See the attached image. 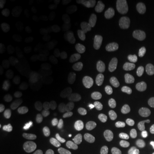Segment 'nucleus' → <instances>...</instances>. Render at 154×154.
Listing matches in <instances>:
<instances>
[{"label":"nucleus","instance_id":"f257e3e1","mask_svg":"<svg viewBox=\"0 0 154 154\" xmlns=\"http://www.w3.org/2000/svg\"><path fill=\"white\" fill-rule=\"evenodd\" d=\"M52 27V18L48 14L35 15L29 21L27 34L33 40H42L47 36Z\"/></svg>","mask_w":154,"mask_h":154},{"label":"nucleus","instance_id":"f03ea898","mask_svg":"<svg viewBox=\"0 0 154 154\" xmlns=\"http://www.w3.org/2000/svg\"><path fill=\"white\" fill-rule=\"evenodd\" d=\"M133 95L131 94H122L111 100L108 104V113L109 115L120 117L127 111V109L133 104Z\"/></svg>","mask_w":154,"mask_h":154},{"label":"nucleus","instance_id":"7ed1b4c3","mask_svg":"<svg viewBox=\"0 0 154 154\" xmlns=\"http://www.w3.org/2000/svg\"><path fill=\"white\" fill-rule=\"evenodd\" d=\"M3 68L10 76H17L23 69V60L19 55L8 52L1 57Z\"/></svg>","mask_w":154,"mask_h":154},{"label":"nucleus","instance_id":"20e7f679","mask_svg":"<svg viewBox=\"0 0 154 154\" xmlns=\"http://www.w3.org/2000/svg\"><path fill=\"white\" fill-rule=\"evenodd\" d=\"M20 141L22 143L24 150L30 154L36 153L39 149H41L44 146V142H43L41 138L34 133H32L31 131L25 132V133L21 135Z\"/></svg>","mask_w":154,"mask_h":154},{"label":"nucleus","instance_id":"39448f33","mask_svg":"<svg viewBox=\"0 0 154 154\" xmlns=\"http://www.w3.org/2000/svg\"><path fill=\"white\" fill-rule=\"evenodd\" d=\"M29 89L33 95L39 98H48L52 93V86L48 82L42 81V80H33L30 82Z\"/></svg>","mask_w":154,"mask_h":154},{"label":"nucleus","instance_id":"423d86ee","mask_svg":"<svg viewBox=\"0 0 154 154\" xmlns=\"http://www.w3.org/2000/svg\"><path fill=\"white\" fill-rule=\"evenodd\" d=\"M119 63L123 74H125L126 76H136L142 71V66H141L140 62L135 58L126 57Z\"/></svg>","mask_w":154,"mask_h":154},{"label":"nucleus","instance_id":"0eeeda50","mask_svg":"<svg viewBox=\"0 0 154 154\" xmlns=\"http://www.w3.org/2000/svg\"><path fill=\"white\" fill-rule=\"evenodd\" d=\"M24 26L17 19H12L6 22L3 26V32L7 37L11 39H19L23 34Z\"/></svg>","mask_w":154,"mask_h":154},{"label":"nucleus","instance_id":"6e6552de","mask_svg":"<svg viewBox=\"0 0 154 154\" xmlns=\"http://www.w3.org/2000/svg\"><path fill=\"white\" fill-rule=\"evenodd\" d=\"M115 141L121 148L130 151L134 149L135 147V140L133 139L132 135L126 130V129H118L115 132Z\"/></svg>","mask_w":154,"mask_h":154},{"label":"nucleus","instance_id":"1a4fd4ad","mask_svg":"<svg viewBox=\"0 0 154 154\" xmlns=\"http://www.w3.org/2000/svg\"><path fill=\"white\" fill-rule=\"evenodd\" d=\"M35 114L27 105H20L16 111V120L19 126H28L34 121Z\"/></svg>","mask_w":154,"mask_h":154},{"label":"nucleus","instance_id":"9d476101","mask_svg":"<svg viewBox=\"0 0 154 154\" xmlns=\"http://www.w3.org/2000/svg\"><path fill=\"white\" fill-rule=\"evenodd\" d=\"M36 61L45 71H51L55 67V59L52 52L48 50H41L36 55Z\"/></svg>","mask_w":154,"mask_h":154},{"label":"nucleus","instance_id":"9b49d317","mask_svg":"<svg viewBox=\"0 0 154 154\" xmlns=\"http://www.w3.org/2000/svg\"><path fill=\"white\" fill-rule=\"evenodd\" d=\"M93 126H97L101 129L105 131H112L115 127V122L111 115H107V114H103V115H96L93 119L91 120Z\"/></svg>","mask_w":154,"mask_h":154},{"label":"nucleus","instance_id":"f8f14e48","mask_svg":"<svg viewBox=\"0 0 154 154\" xmlns=\"http://www.w3.org/2000/svg\"><path fill=\"white\" fill-rule=\"evenodd\" d=\"M89 139L96 143H105L111 139V133L92 125V127L89 128Z\"/></svg>","mask_w":154,"mask_h":154},{"label":"nucleus","instance_id":"ddd939ff","mask_svg":"<svg viewBox=\"0 0 154 154\" xmlns=\"http://www.w3.org/2000/svg\"><path fill=\"white\" fill-rule=\"evenodd\" d=\"M130 39V31L127 27H119L114 33L112 38L113 45L117 48H122L127 44Z\"/></svg>","mask_w":154,"mask_h":154},{"label":"nucleus","instance_id":"4468645a","mask_svg":"<svg viewBox=\"0 0 154 154\" xmlns=\"http://www.w3.org/2000/svg\"><path fill=\"white\" fill-rule=\"evenodd\" d=\"M37 121L38 127L44 135H50L54 131L53 123L50 121L49 117L43 110H39L37 112Z\"/></svg>","mask_w":154,"mask_h":154},{"label":"nucleus","instance_id":"2eb2a0df","mask_svg":"<svg viewBox=\"0 0 154 154\" xmlns=\"http://www.w3.org/2000/svg\"><path fill=\"white\" fill-rule=\"evenodd\" d=\"M141 124L139 117L135 113H130L125 119V127L131 135L132 134H137L138 132L141 130Z\"/></svg>","mask_w":154,"mask_h":154},{"label":"nucleus","instance_id":"dca6fc26","mask_svg":"<svg viewBox=\"0 0 154 154\" xmlns=\"http://www.w3.org/2000/svg\"><path fill=\"white\" fill-rule=\"evenodd\" d=\"M92 75L100 83L110 81L112 78V76L109 72L108 66L104 65H95L93 70H92Z\"/></svg>","mask_w":154,"mask_h":154},{"label":"nucleus","instance_id":"f3484780","mask_svg":"<svg viewBox=\"0 0 154 154\" xmlns=\"http://www.w3.org/2000/svg\"><path fill=\"white\" fill-rule=\"evenodd\" d=\"M13 117V111L10 104L6 101H0V124L7 125L11 122Z\"/></svg>","mask_w":154,"mask_h":154},{"label":"nucleus","instance_id":"a211bd4d","mask_svg":"<svg viewBox=\"0 0 154 154\" xmlns=\"http://www.w3.org/2000/svg\"><path fill=\"white\" fill-rule=\"evenodd\" d=\"M74 117V111L69 107H64L55 113V119L61 125H66L72 121Z\"/></svg>","mask_w":154,"mask_h":154},{"label":"nucleus","instance_id":"6ab92c4d","mask_svg":"<svg viewBox=\"0 0 154 154\" xmlns=\"http://www.w3.org/2000/svg\"><path fill=\"white\" fill-rule=\"evenodd\" d=\"M79 89L75 85H68V86H64L58 91L57 96L60 100L62 101H69L72 100L73 98H75L78 94Z\"/></svg>","mask_w":154,"mask_h":154},{"label":"nucleus","instance_id":"aec40b11","mask_svg":"<svg viewBox=\"0 0 154 154\" xmlns=\"http://www.w3.org/2000/svg\"><path fill=\"white\" fill-rule=\"evenodd\" d=\"M99 110V105L94 102V101H90L84 106L82 109L81 113H80V119L81 120H92L95 116L97 115V112Z\"/></svg>","mask_w":154,"mask_h":154},{"label":"nucleus","instance_id":"412c9836","mask_svg":"<svg viewBox=\"0 0 154 154\" xmlns=\"http://www.w3.org/2000/svg\"><path fill=\"white\" fill-rule=\"evenodd\" d=\"M24 148L20 140L10 139L7 140L4 145L5 154H23Z\"/></svg>","mask_w":154,"mask_h":154},{"label":"nucleus","instance_id":"4be33fe9","mask_svg":"<svg viewBox=\"0 0 154 154\" xmlns=\"http://www.w3.org/2000/svg\"><path fill=\"white\" fill-rule=\"evenodd\" d=\"M119 90V87H118V84L116 82L112 81H107V82H104V83H101L100 86H99V91L100 93L104 95L106 97H112L116 95V93L118 92Z\"/></svg>","mask_w":154,"mask_h":154},{"label":"nucleus","instance_id":"5701e85b","mask_svg":"<svg viewBox=\"0 0 154 154\" xmlns=\"http://www.w3.org/2000/svg\"><path fill=\"white\" fill-rule=\"evenodd\" d=\"M71 139L74 143L82 144L89 139V129L87 128H78L72 132Z\"/></svg>","mask_w":154,"mask_h":154},{"label":"nucleus","instance_id":"b1692460","mask_svg":"<svg viewBox=\"0 0 154 154\" xmlns=\"http://www.w3.org/2000/svg\"><path fill=\"white\" fill-rule=\"evenodd\" d=\"M134 18V12L130 11L128 9H120V10H117L114 12L113 14V19H114L116 22H129Z\"/></svg>","mask_w":154,"mask_h":154},{"label":"nucleus","instance_id":"393cba45","mask_svg":"<svg viewBox=\"0 0 154 154\" xmlns=\"http://www.w3.org/2000/svg\"><path fill=\"white\" fill-rule=\"evenodd\" d=\"M92 44L98 48L109 49L113 46V41L106 35H97L92 39Z\"/></svg>","mask_w":154,"mask_h":154},{"label":"nucleus","instance_id":"a878e982","mask_svg":"<svg viewBox=\"0 0 154 154\" xmlns=\"http://www.w3.org/2000/svg\"><path fill=\"white\" fill-rule=\"evenodd\" d=\"M141 135L146 139L154 138V121L153 120H145L141 124Z\"/></svg>","mask_w":154,"mask_h":154},{"label":"nucleus","instance_id":"bb28decb","mask_svg":"<svg viewBox=\"0 0 154 154\" xmlns=\"http://www.w3.org/2000/svg\"><path fill=\"white\" fill-rule=\"evenodd\" d=\"M14 6V1L12 0H1L0 1V19L6 20L9 17L10 10Z\"/></svg>","mask_w":154,"mask_h":154},{"label":"nucleus","instance_id":"cd10ccee","mask_svg":"<svg viewBox=\"0 0 154 154\" xmlns=\"http://www.w3.org/2000/svg\"><path fill=\"white\" fill-rule=\"evenodd\" d=\"M60 75L65 77V78H70L74 75V69L72 65L67 61H61L59 64V68H58Z\"/></svg>","mask_w":154,"mask_h":154},{"label":"nucleus","instance_id":"c85d7f7f","mask_svg":"<svg viewBox=\"0 0 154 154\" xmlns=\"http://www.w3.org/2000/svg\"><path fill=\"white\" fill-rule=\"evenodd\" d=\"M75 44L78 48H80L81 50H84V51H88L90 50L91 47H92V41H90L87 37L83 35H78L76 36L75 38Z\"/></svg>","mask_w":154,"mask_h":154},{"label":"nucleus","instance_id":"c756f323","mask_svg":"<svg viewBox=\"0 0 154 154\" xmlns=\"http://www.w3.org/2000/svg\"><path fill=\"white\" fill-rule=\"evenodd\" d=\"M56 31L59 35V37L63 40V41H66V40L69 39V30L67 28V25L64 21H59L57 23L56 26Z\"/></svg>","mask_w":154,"mask_h":154},{"label":"nucleus","instance_id":"7c9ffc66","mask_svg":"<svg viewBox=\"0 0 154 154\" xmlns=\"http://www.w3.org/2000/svg\"><path fill=\"white\" fill-rule=\"evenodd\" d=\"M72 24L76 29L79 30V31H84L86 29V27H87L86 21L81 15H75L72 19Z\"/></svg>","mask_w":154,"mask_h":154},{"label":"nucleus","instance_id":"2f4dec72","mask_svg":"<svg viewBox=\"0 0 154 154\" xmlns=\"http://www.w3.org/2000/svg\"><path fill=\"white\" fill-rule=\"evenodd\" d=\"M144 44H145V47L148 49L150 54L154 55V32H149L146 35L145 40H144Z\"/></svg>","mask_w":154,"mask_h":154},{"label":"nucleus","instance_id":"473e14b6","mask_svg":"<svg viewBox=\"0 0 154 154\" xmlns=\"http://www.w3.org/2000/svg\"><path fill=\"white\" fill-rule=\"evenodd\" d=\"M108 69H109V72H110V74H111L112 77H119V76H121L123 74L121 66H120L119 62L111 63L108 66Z\"/></svg>","mask_w":154,"mask_h":154},{"label":"nucleus","instance_id":"72a5a7b5","mask_svg":"<svg viewBox=\"0 0 154 154\" xmlns=\"http://www.w3.org/2000/svg\"><path fill=\"white\" fill-rule=\"evenodd\" d=\"M144 69L147 73H153L154 74V55L150 54L146 57L144 61Z\"/></svg>","mask_w":154,"mask_h":154},{"label":"nucleus","instance_id":"f704fd0d","mask_svg":"<svg viewBox=\"0 0 154 154\" xmlns=\"http://www.w3.org/2000/svg\"><path fill=\"white\" fill-rule=\"evenodd\" d=\"M125 4L128 10L134 12L135 10H137V9L139 8L141 1H139V0H128V1H126Z\"/></svg>","mask_w":154,"mask_h":154},{"label":"nucleus","instance_id":"c9c22d12","mask_svg":"<svg viewBox=\"0 0 154 154\" xmlns=\"http://www.w3.org/2000/svg\"><path fill=\"white\" fill-rule=\"evenodd\" d=\"M95 154H120L113 147H101L97 150Z\"/></svg>","mask_w":154,"mask_h":154},{"label":"nucleus","instance_id":"e433bc0d","mask_svg":"<svg viewBox=\"0 0 154 154\" xmlns=\"http://www.w3.org/2000/svg\"><path fill=\"white\" fill-rule=\"evenodd\" d=\"M144 9L148 12H154V0H147L144 4Z\"/></svg>","mask_w":154,"mask_h":154},{"label":"nucleus","instance_id":"4c0bfd02","mask_svg":"<svg viewBox=\"0 0 154 154\" xmlns=\"http://www.w3.org/2000/svg\"><path fill=\"white\" fill-rule=\"evenodd\" d=\"M77 6H78V2L77 1H74V0H71V1H69L67 3V6H66V9L68 10L69 12H73L77 8Z\"/></svg>","mask_w":154,"mask_h":154},{"label":"nucleus","instance_id":"58836bf2","mask_svg":"<svg viewBox=\"0 0 154 154\" xmlns=\"http://www.w3.org/2000/svg\"><path fill=\"white\" fill-rule=\"evenodd\" d=\"M148 86H149V88H150V90H151V92L154 94V75L151 76V78H150Z\"/></svg>","mask_w":154,"mask_h":154}]
</instances>
